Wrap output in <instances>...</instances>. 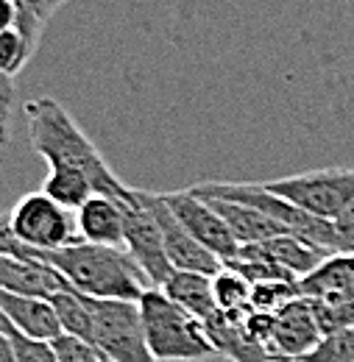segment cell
<instances>
[{"label":"cell","mask_w":354,"mask_h":362,"mask_svg":"<svg viewBox=\"0 0 354 362\" xmlns=\"http://www.w3.org/2000/svg\"><path fill=\"white\" fill-rule=\"evenodd\" d=\"M139 198L145 201V206L154 212L156 223L162 228V240H165V254L173 265V271H195V273H207V276H215L223 268V262L207 251L187 228L178 223V218L171 212L168 201L162 192H148V189H137Z\"/></svg>","instance_id":"9c48e42d"},{"label":"cell","mask_w":354,"mask_h":362,"mask_svg":"<svg viewBox=\"0 0 354 362\" xmlns=\"http://www.w3.org/2000/svg\"><path fill=\"white\" fill-rule=\"evenodd\" d=\"M37 47L28 42V37L14 25L0 31V84L11 87V78L23 73V67L31 62Z\"/></svg>","instance_id":"7402d4cb"},{"label":"cell","mask_w":354,"mask_h":362,"mask_svg":"<svg viewBox=\"0 0 354 362\" xmlns=\"http://www.w3.org/2000/svg\"><path fill=\"white\" fill-rule=\"evenodd\" d=\"M162 195H165L171 212L178 218V223L187 228L207 251H212L223 265L229 259H234L240 243L232 237V231L223 223V218L204 198H198L190 187L187 189H178V192H162Z\"/></svg>","instance_id":"30bf717a"},{"label":"cell","mask_w":354,"mask_h":362,"mask_svg":"<svg viewBox=\"0 0 354 362\" xmlns=\"http://www.w3.org/2000/svg\"><path fill=\"white\" fill-rule=\"evenodd\" d=\"M0 254H11L20 259H37L64 276V281L89 298H109V301H139L151 281L145 271L137 265L129 251L95 245V243H76L56 251H40L28 248L14 240L8 231L6 215H0Z\"/></svg>","instance_id":"6da1fadb"},{"label":"cell","mask_w":354,"mask_h":362,"mask_svg":"<svg viewBox=\"0 0 354 362\" xmlns=\"http://www.w3.org/2000/svg\"><path fill=\"white\" fill-rule=\"evenodd\" d=\"M8 231L14 234L17 243L40 251H56L81 243V231L76 212L53 201L50 195L28 192L23 195L8 212H6Z\"/></svg>","instance_id":"5b68a950"},{"label":"cell","mask_w":354,"mask_h":362,"mask_svg":"<svg viewBox=\"0 0 354 362\" xmlns=\"http://www.w3.org/2000/svg\"><path fill=\"white\" fill-rule=\"evenodd\" d=\"M87 298L92 317V340L112 362H156L148 349L139 304L137 301H109Z\"/></svg>","instance_id":"8992f818"},{"label":"cell","mask_w":354,"mask_h":362,"mask_svg":"<svg viewBox=\"0 0 354 362\" xmlns=\"http://www.w3.org/2000/svg\"><path fill=\"white\" fill-rule=\"evenodd\" d=\"M207 334L215 346V354H223L232 362H273L268 349L263 343H257L249 329H246V313H234L226 315L218 313L212 315L207 323Z\"/></svg>","instance_id":"9a60e30c"},{"label":"cell","mask_w":354,"mask_h":362,"mask_svg":"<svg viewBox=\"0 0 354 362\" xmlns=\"http://www.w3.org/2000/svg\"><path fill=\"white\" fill-rule=\"evenodd\" d=\"M76 221L84 243L126 248V212L123 201L112 195H92L87 204L76 209Z\"/></svg>","instance_id":"4fadbf2b"},{"label":"cell","mask_w":354,"mask_h":362,"mask_svg":"<svg viewBox=\"0 0 354 362\" xmlns=\"http://www.w3.org/2000/svg\"><path fill=\"white\" fill-rule=\"evenodd\" d=\"M332 226L338 228V234L343 240V248L354 254V198L346 204V209L332 221Z\"/></svg>","instance_id":"83f0119b"},{"label":"cell","mask_w":354,"mask_h":362,"mask_svg":"<svg viewBox=\"0 0 354 362\" xmlns=\"http://www.w3.org/2000/svg\"><path fill=\"white\" fill-rule=\"evenodd\" d=\"M352 17H354V0H352Z\"/></svg>","instance_id":"e575fe53"},{"label":"cell","mask_w":354,"mask_h":362,"mask_svg":"<svg viewBox=\"0 0 354 362\" xmlns=\"http://www.w3.org/2000/svg\"><path fill=\"white\" fill-rule=\"evenodd\" d=\"M0 362H17V357H14V346H11V340H8L6 329H3V323H0Z\"/></svg>","instance_id":"f546056e"},{"label":"cell","mask_w":354,"mask_h":362,"mask_svg":"<svg viewBox=\"0 0 354 362\" xmlns=\"http://www.w3.org/2000/svg\"><path fill=\"white\" fill-rule=\"evenodd\" d=\"M287 362H304V360H287Z\"/></svg>","instance_id":"836d02e7"},{"label":"cell","mask_w":354,"mask_h":362,"mask_svg":"<svg viewBox=\"0 0 354 362\" xmlns=\"http://www.w3.org/2000/svg\"><path fill=\"white\" fill-rule=\"evenodd\" d=\"M17 25V6L14 0H0V31Z\"/></svg>","instance_id":"f1b7e54d"},{"label":"cell","mask_w":354,"mask_h":362,"mask_svg":"<svg viewBox=\"0 0 354 362\" xmlns=\"http://www.w3.org/2000/svg\"><path fill=\"white\" fill-rule=\"evenodd\" d=\"M296 296H302L299 293V281H263V284H251V310L279 313Z\"/></svg>","instance_id":"d4e9b609"},{"label":"cell","mask_w":354,"mask_h":362,"mask_svg":"<svg viewBox=\"0 0 354 362\" xmlns=\"http://www.w3.org/2000/svg\"><path fill=\"white\" fill-rule=\"evenodd\" d=\"M42 192L59 201L67 209H79L95 195V184L84 170L70 165H47V176L42 181Z\"/></svg>","instance_id":"d6986e66"},{"label":"cell","mask_w":354,"mask_h":362,"mask_svg":"<svg viewBox=\"0 0 354 362\" xmlns=\"http://www.w3.org/2000/svg\"><path fill=\"white\" fill-rule=\"evenodd\" d=\"M324 329L318 315L304 296L287 301L279 313H273V334L268 340V354L273 362L304 360L321 343Z\"/></svg>","instance_id":"8fae6325"},{"label":"cell","mask_w":354,"mask_h":362,"mask_svg":"<svg viewBox=\"0 0 354 362\" xmlns=\"http://www.w3.org/2000/svg\"><path fill=\"white\" fill-rule=\"evenodd\" d=\"M260 245H263V251H266L268 257H270L279 268H285L296 281L315 271V268L332 254V251L315 245L310 240H302V237H296V234H279V237H270V240L260 243Z\"/></svg>","instance_id":"e0dca14e"},{"label":"cell","mask_w":354,"mask_h":362,"mask_svg":"<svg viewBox=\"0 0 354 362\" xmlns=\"http://www.w3.org/2000/svg\"><path fill=\"white\" fill-rule=\"evenodd\" d=\"M64 3H67V0H56V8H62V6H64Z\"/></svg>","instance_id":"d6a6232c"},{"label":"cell","mask_w":354,"mask_h":362,"mask_svg":"<svg viewBox=\"0 0 354 362\" xmlns=\"http://www.w3.org/2000/svg\"><path fill=\"white\" fill-rule=\"evenodd\" d=\"M0 323H3V329H6V334H8V340H11V346H14L17 362H59L53 343H47V340H34V337L17 332V329H14L11 323H6L3 317H0Z\"/></svg>","instance_id":"484cf974"},{"label":"cell","mask_w":354,"mask_h":362,"mask_svg":"<svg viewBox=\"0 0 354 362\" xmlns=\"http://www.w3.org/2000/svg\"><path fill=\"white\" fill-rule=\"evenodd\" d=\"M8 139V106L0 103V145Z\"/></svg>","instance_id":"4dcf8cb0"},{"label":"cell","mask_w":354,"mask_h":362,"mask_svg":"<svg viewBox=\"0 0 354 362\" xmlns=\"http://www.w3.org/2000/svg\"><path fill=\"white\" fill-rule=\"evenodd\" d=\"M263 184L299 209L332 223L354 198V168H318Z\"/></svg>","instance_id":"52a82bcc"},{"label":"cell","mask_w":354,"mask_h":362,"mask_svg":"<svg viewBox=\"0 0 354 362\" xmlns=\"http://www.w3.org/2000/svg\"><path fill=\"white\" fill-rule=\"evenodd\" d=\"M304 362H354V326L326 332Z\"/></svg>","instance_id":"cb8c5ba5"},{"label":"cell","mask_w":354,"mask_h":362,"mask_svg":"<svg viewBox=\"0 0 354 362\" xmlns=\"http://www.w3.org/2000/svg\"><path fill=\"white\" fill-rule=\"evenodd\" d=\"M126 212V251L137 259V265L145 271L151 287H165V281L173 276V265L165 254L162 228L156 223L154 212L145 206L139 192L132 189V195L123 201Z\"/></svg>","instance_id":"ba28073f"},{"label":"cell","mask_w":354,"mask_h":362,"mask_svg":"<svg viewBox=\"0 0 354 362\" xmlns=\"http://www.w3.org/2000/svg\"><path fill=\"white\" fill-rule=\"evenodd\" d=\"M0 317L11 323L17 332L34 337V340H47L53 343L62 334V323L47 298H34V296H17L8 290H0Z\"/></svg>","instance_id":"5bb4252c"},{"label":"cell","mask_w":354,"mask_h":362,"mask_svg":"<svg viewBox=\"0 0 354 362\" xmlns=\"http://www.w3.org/2000/svg\"><path fill=\"white\" fill-rule=\"evenodd\" d=\"M0 290L34 298H53L62 290H73L64 276L37 259H20L11 254H0Z\"/></svg>","instance_id":"7c38bea8"},{"label":"cell","mask_w":354,"mask_h":362,"mask_svg":"<svg viewBox=\"0 0 354 362\" xmlns=\"http://www.w3.org/2000/svg\"><path fill=\"white\" fill-rule=\"evenodd\" d=\"M25 120H28L31 148L47 165H70V168L84 170L95 184L98 195H112L118 201H126L132 195V187H126L112 173V168L106 165L101 151L76 126V120L70 117V112L59 100H53V98L28 100L25 103Z\"/></svg>","instance_id":"7a4b0ae2"},{"label":"cell","mask_w":354,"mask_h":362,"mask_svg":"<svg viewBox=\"0 0 354 362\" xmlns=\"http://www.w3.org/2000/svg\"><path fill=\"white\" fill-rule=\"evenodd\" d=\"M59 323H62V334H73L81 340H92V317H89L87 298L76 290H62L50 298Z\"/></svg>","instance_id":"ffe728a7"},{"label":"cell","mask_w":354,"mask_h":362,"mask_svg":"<svg viewBox=\"0 0 354 362\" xmlns=\"http://www.w3.org/2000/svg\"><path fill=\"white\" fill-rule=\"evenodd\" d=\"M198 198H201V195H198ZM204 201L221 215L223 223L229 226L232 237H234L240 245L266 243L270 237L287 234V228L279 226L273 218H268L266 212H260V209H254V206L234 204V201H223V198H204Z\"/></svg>","instance_id":"2e32d148"},{"label":"cell","mask_w":354,"mask_h":362,"mask_svg":"<svg viewBox=\"0 0 354 362\" xmlns=\"http://www.w3.org/2000/svg\"><path fill=\"white\" fill-rule=\"evenodd\" d=\"M0 103L11 106V87H6V84H0Z\"/></svg>","instance_id":"1f68e13d"},{"label":"cell","mask_w":354,"mask_h":362,"mask_svg":"<svg viewBox=\"0 0 354 362\" xmlns=\"http://www.w3.org/2000/svg\"><path fill=\"white\" fill-rule=\"evenodd\" d=\"M165 296L173 298L178 307H184L190 315H195L198 320H210L212 315H218V304L212 296V276L195 271H173V276L165 281Z\"/></svg>","instance_id":"ac0fdd59"},{"label":"cell","mask_w":354,"mask_h":362,"mask_svg":"<svg viewBox=\"0 0 354 362\" xmlns=\"http://www.w3.org/2000/svg\"><path fill=\"white\" fill-rule=\"evenodd\" d=\"M299 293L312 304L324 334L354 326V254H329L315 271L299 279Z\"/></svg>","instance_id":"277c9868"},{"label":"cell","mask_w":354,"mask_h":362,"mask_svg":"<svg viewBox=\"0 0 354 362\" xmlns=\"http://www.w3.org/2000/svg\"><path fill=\"white\" fill-rule=\"evenodd\" d=\"M14 6H17V28L28 37L31 45L37 47L47 20L59 11L56 0H14Z\"/></svg>","instance_id":"603a6c76"},{"label":"cell","mask_w":354,"mask_h":362,"mask_svg":"<svg viewBox=\"0 0 354 362\" xmlns=\"http://www.w3.org/2000/svg\"><path fill=\"white\" fill-rule=\"evenodd\" d=\"M212 296H215L218 310L226 313V315L251 310V284L240 273L226 268V265L212 276Z\"/></svg>","instance_id":"44dd1931"},{"label":"cell","mask_w":354,"mask_h":362,"mask_svg":"<svg viewBox=\"0 0 354 362\" xmlns=\"http://www.w3.org/2000/svg\"><path fill=\"white\" fill-rule=\"evenodd\" d=\"M139 317L145 340L156 362H193L215 354L204 320L178 307L165 290L151 287L139 301Z\"/></svg>","instance_id":"3957f363"},{"label":"cell","mask_w":354,"mask_h":362,"mask_svg":"<svg viewBox=\"0 0 354 362\" xmlns=\"http://www.w3.org/2000/svg\"><path fill=\"white\" fill-rule=\"evenodd\" d=\"M53 349H56L59 362H112L95 343L73 337V334H59L53 340Z\"/></svg>","instance_id":"4316f807"}]
</instances>
